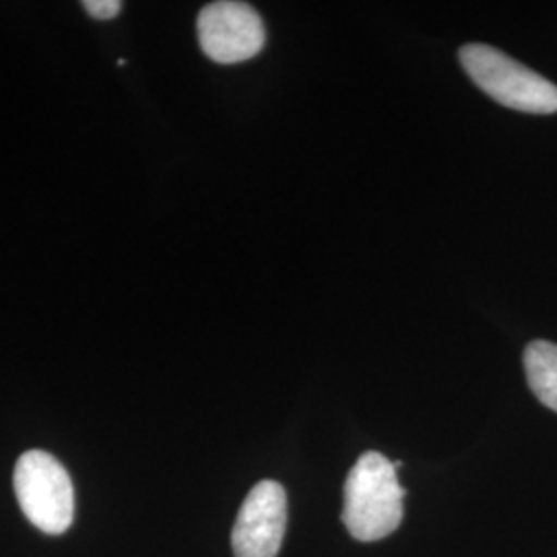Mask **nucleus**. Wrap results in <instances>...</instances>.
Masks as SVG:
<instances>
[{"label": "nucleus", "mask_w": 557, "mask_h": 557, "mask_svg": "<svg viewBox=\"0 0 557 557\" xmlns=\"http://www.w3.org/2000/svg\"><path fill=\"white\" fill-rule=\"evenodd\" d=\"M197 32L202 52L220 64L255 59L264 46V25L246 2L220 0L199 13Z\"/></svg>", "instance_id": "nucleus-4"}, {"label": "nucleus", "mask_w": 557, "mask_h": 557, "mask_svg": "<svg viewBox=\"0 0 557 557\" xmlns=\"http://www.w3.org/2000/svg\"><path fill=\"white\" fill-rule=\"evenodd\" d=\"M15 494L27 520L48 535L69 531L75 517V490L66 469L44 450L21 455L13 473Z\"/></svg>", "instance_id": "nucleus-3"}, {"label": "nucleus", "mask_w": 557, "mask_h": 557, "mask_svg": "<svg viewBox=\"0 0 557 557\" xmlns=\"http://www.w3.org/2000/svg\"><path fill=\"white\" fill-rule=\"evenodd\" d=\"M287 529V496L277 481H260L239 508L232 547L236 557H277Z\"/></svg>", "instance_id": "nucleus-5"}, {"label": "nucleus", "mask_w": 557, "mask_h": 557, "mask_svg": "<svg viewBox=\"0 0 557 557\" xmlns=\"http://www.w3.org/2000/svg\"><path fill=\"white\" fill-rule=\"evenodd\" d=\"M403 498L397 465L380 453H363L345 481L343 522L358 541L388 537L403 520Z\"/></svg>", "instance_id": "nucleus-1"}, {"label": "nucleus", "mask_w": 557, "mask_h": 557, "mask_svg": "<svg viewBox=\"0 0 557 557\" xmlns=\"http://www.w3.org/2000/svg\"><path fill=\"white\" fill-rule=\"evenodd\" d=\"M462 69L492 100L527 114L557 112V85L487 44H467L458 52Z\"/></svg>", "instance_id": "nucleus-2"}, {"label": "nucleus", "mask_w": 557, "mask_h": 557, "mask_svg": "<svg viewBox=\"0 0 557 557\" xmlns=\"http://www.w3.org/2000/svg\"><path fill=\"white\" fill-rule=\"evenodd\" d=\"M83 9L96 20H114L122 9L120 0H85Z\"/></svg>", "instance_id": "nucleus-7"}, {"label": "nucleus", "mask_w": 557, "mask_h": 557, "mask_svg": "<svg viewBox=\"0 0 557 557\" xmlns=\"http://www.w3.org/2000/svg\"><path fill=\"white\" fill-rule=\"evenodd\" d=\"M524 372L535 397L557 411V345L549 341H533L524 349Z\"/></svg>", "instance_id": "nucleus-6"}]
</instances>
